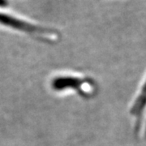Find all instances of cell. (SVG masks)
Segmentation results:
<instances>
[{
	"instance_id": "2",
	"label": "cell",
	"mask_w": 146,
	"mask_h": 146,
	"mask_svg": "<svg viewBox=\"0 0 146 146\" xmlns=\"http://www.w3.org/2000/svg\"><path fill=\"white\" fill-rule=\"evenodd\" d=\"M83 80L72 76H60L53 80V89L57 91H62L64 89H78L82 85Z\"/></svg>"
},
{
	"instance_id": "4",
	"label": "cell",
	"mask_w": 146,
	"mask_h": 146,
	"mask_svg": "<svg viewBox=\"0 0 146 146\" xmlns=\"http://www.w3.org/2000/svg\"><path fill=\"white\" fill-rule=\"evenodd\" d=\"M7 4V2L6 0H0V6L1 7H4Z\"/></svg>"
},
{
	"instance_id": "1",
	"label": "cell",
	"mask_w": 146,
	"mask_h": 146,
	"mask_svg": "<svg viewBox=\"0 0 146 146\" xmlns=\"http://www.w3.org/2000/svg\"><path fill=\"white\" fill-rule=\"evenodd\" d=\"M0 24L14 28V29H16L21 31L31 33H45L46 32L44 30V29H42L40 27L32 25L30 24H28L27 22L20 21L14 17H11V16H7L5 14H2V13H0Z\"/></svg>"
},
{
	"instance_id": "3",
	"label": "cell",
	"mask_w": 146,
	"mask_h": 146,
	"mask_svg": "<svg viewBox=\"0 0 146 146\" xmlns=\"http://www.w3.org/2000/svg\"><path fill=\"white\" fill-rule=\"evenodd\" d=\"M146 106V82L144 84L141 94L136 98L135 103L133 104L131 109V114L134 116H139L141 115L142 111Z\"/></svg>"
}]
</instances>
